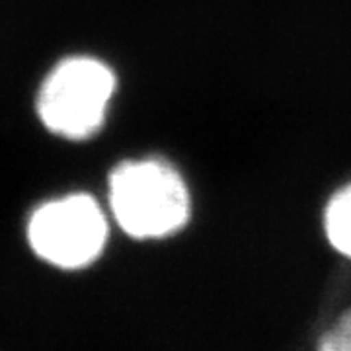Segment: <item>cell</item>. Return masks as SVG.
I'll return each instance as SVG.
<instances>
[{
	"label": "cell",
	"instance_id": "6da1fadb",
	"mask_svg": "<svg viewBox=\"0 0 351 351\" xmlns=\"http://www.w3.org/2000/svg\"><path fill=\"white\" fill-rule=\"evenodd\" d=\"M110 205L133 239H162L188 223L189 195L182 176L164 160H129L110 176Z\"/></svg>",
	"mask_w": 351,
	"mask_h": 351
},
{
	"label": "cell",
	"instance_id": "7a4b0ae2",
	"mask_svg": "<svg viewBox=\"0 0 351 351\" xmlns=\"http://www.w3.org/2000/svg\"><path fill=\"white\" fill-rule=\"evenodd\" d=\"M115 90V75L92 57H69L43 80L38 113L51 133L64 138L92 137L104 123Z\"/></svg>",
	"mask_w": 351,
	"mask_h": 351
},
{
	"label": "cell",
	"instance_id": "3957f363",
	"mask_svg": "<svg viewBox=\"0 0 351 351\" xmlns=\"http://www.w3.org/2000/svg\"><path fill=\"white\" fill-rule=\"evenodd\" d=\"M27 240L43 262L61 269H80L100 258L108 240V223L94 197L71 193L34 211Z\"/></svg>",
	"mask_w": 351,
	"mask_h": 351
},
{
	"label": "cell",
	"instance_id": "277c9868",
	"mask_svg": "<svg viewBox=\"0 0 351 351\" xmlns=\"http://www.w3.org/2000/svg\"><path fill=\"white\" fill-rule=\"evenodd\" d=\"M326 232L332 246L351 258V186L338 191L328 203Z\"/></svg>",
	"mask_w": 351,
	"mask_h": 351
},
{
	"label": "cell",
	"instance_id": "5b68a950",
	"mask_svg": "<svg viewBox=\"0 0 351 351\" xmlns=\"http://www.w3.org/2000/svg\"><path fill=\"white\" fill-rule=\"evenodd\" d=\"M318 351H351V311L322 336Z\"/></svg>",
	"mask_w": 351,
	"mask_h": 351
}]
</instances>
